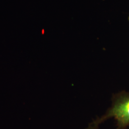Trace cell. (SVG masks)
I'll return each instance as SVG.
<instances>
[{"label": "cell", "mask_w": 129, "mask_h": 129, "mask_svg": "<svg viewBox=\"0 0 129 129\" xmlns=\"http://www.w3.org/2000/svg\"><path fill=\"white\" fill-rule=\"evenodd\" d=\"M111 118L117 121L116 129H125L129 127V92L123 90L114 94L111 108L105 114L89 123L86 129H98L100 125Z\"/></svg>", "instance_id": "1"}, {"label": "cell", "mask_w": 129, "mask_h": 129, "mask_svg": "<svg viewBox=\"0 0 129 129\" xmlns=\"http://www.w3.org/2000/svg\"></svg>", "instance_id": "2"}]
</instances>
